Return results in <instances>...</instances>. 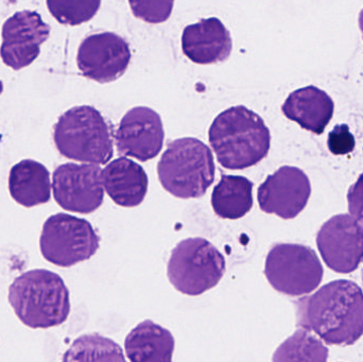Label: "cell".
<instances>
[{
  "instance_id": "cell-1",
  "label": "cell",
  "mask_w": 363,
  "mask_h": 362,
  "mask_svg": "<svg viewBox=\"0 0 363 362\" xmlns=\"http://www.w3.org/2000/svg\"><path fill=\"white\" fill-rule=\"evenodd\" d=\"M296 305V324L332 346H352L363 336V293L351 281L328 283Z\"/></svg>"
},
{
  "instance_id": "cell-2",
  "label": "cell",
  "mask_w": 363,
  "mask_h": 362,
  "mask_svg": "<svg viewBox=\"0 0 363 362\" xmlns=\"http://www.w3.org/2000/svg\"><path fill=\"white\" fill-rule=\"evenodd\" d=\"M208 138L218 162L226 169L252 167L270 150L271 134L266 123L243 106H233L218 115L209 128Z\"/></svg>"
},
{
  "instance_id": "cell-3",
  "label": "cell",
  "mask_w": 363,
  "mask_h": 362,
  "mask_svg": "<svg viewBox=\"0 0 363 362\" xmlns=\"http://www.w3.org/2000/svg\"><path fill=\"white\" fill-rule=\"evenodd\" d=\"M8 299L15 315L30 329L57 327L69 316V291L61 276L48 270H31L15 278Z\"/></svg>"
},
{
  "instance_id": "cell-4",
  "label": "cell",
  "mask_w": 363,
  "mask_h": 362,
  "mask_svg": "<svg viewBox=\"0 0 363 362\" xmlns=\"http://www.w3.org/2000/svg\"><path fill=\"white\" fill-rule=\"evenodd\" d=\"M215 172L211 149L192 137L169 142L157 165L162 186L181 199L202 197L215 181Z\"/></svg>"
},
{
  "instance_id": "cell-5",
  "label": "cell",
  "mask_w": 363,
  "mask_h": 362,
  "mask_svg": "<svg viewBox=\"0 0 363 362\" xmlns=\"http://www.w3.org/2000/svg\"><path fill=\"white\" fill-rule=\"evenodd\" d=\"M53 128L55 147L63 157L98 166L112 159V131L99 111L93 106L70 108Z\"/></svg>"
},
{
  "instance_id": "cell-6",
  "label": "cell",
  "mask_w": 363,
  "mask_h": 362,
  "mask_svg": "<svg viewBox=\"0 0 363 362\" xmlns=\"http://www.w3.org/2000/svg\"><path fill=\"white\" fill-rule=\"evenodd\" d=\"M225 272V259L204 238H187L172 250L167 276L177 290L190 297L203 295L219 284Z\"/></svg>"
},
{
  "instance_id": "cell-7",
  "label": "cell",
  "mask_w": 363,
  "mask_h": 362,
  "mask_svg": "<svg viewBox=\"0 0 363 362\" xmlns=\"http://www.w3.org/2000/svg\"><path fill=\"white\" fill-rule=\"evenodd\" d=\"M324 270L315 251L298 244H277L264 264V276L273 289L289 297L308 295L319 287Z\"/></svg>"
},
{
  "instance_id": "cell-8",
  "label": "cell",
  "mask_w": 363,
  "mask_h": 362,
  "mask_svg": "<svg viewBox=\"0 0 363 362\" xmlns=\"http://www.w3.org/2000/svg\"><path fill=\"white\" fill-rule=\"evenodd\" d=\"M99 247V236L85 219L57 214L49 217L43 225L40 252L53 265L72 267L93 257Z\"/></svg>"
},
{
  "instance_id": "cell-9",
  "label": "cell",
  "mask_w": 363,
  "mask_h": 362,
  "mask_svg": "<svg viewBox=\"0 0 363 362\" xmlns=\"http://www.w3.org/2000/svg\"><path fill=\"white\" fill-rule=\"evenodd\" d=\"M53 197L68 212L91 214L104 198L102 169L93 164L68 163L53 172Z\"/></svg>"
},
{
  "instance_id": "cell-10",
  "label": "cell",
  "mask_w": 363,
  "mask_h": 362,
  "mask_svg": "<svg viewBox=\"0 0 363 362\" xmlns=\"http://www.w3.org/2000/svg\"><path fill=\"white\" fill-rule=\"evenodd\" d=\"M317 246L328 268L352 273L363 261V225L351 215H337L322 225Z\"/></svg>"
},
{
  "instance_id": "cell-11",
  "label": "cell",
  "mask_w": 363,
  "mask_h": 362,
  "mask_svg": "<svg viewBox=\"0 0 363 362\" xmlns=\"http://www.w3.org/2000/svg\"><path fill=\"white\" fill-rule=\"evenodd\" d=\"M2 62L14 70L31 65L40 53V46L48 40L50 27L35 11L15 13L2 26Z\"/></svg>"
},
{
  "instance_id": "cell-12",
  "label": "cell",
  "mask_w": 363,
  "mask_h": 362,
  "mask_svg": "<svg viewBox=\"0 0 363 362\" xmlns=\"http://www.w3.org/2000/svg\"><path fill=\"white\" fill-rule=\"evenodd\" d=\"M129 44L113 32L87 36L78 49L77 64L83 76L99 83L121 78L131 61Z\"/></svg>"
},
{
  "instance_id": "cell-13",
  "label": "cell",
  "mask_w": 363,
  "mask_h": 362,
  "mask_svg": "<svg viewBox=\"0 0 363 362\" xmlns=\"http://www.w3.org/2000/svg\"><path fill=\"white\" fill-rule=\"evenodd\" d=\"M311 195V181L304 171L284 166L260 185L257 199L262 212L294 219L306 208Z\"/></svg>"
},
{
  "instance_id": "cell-14",
  "label": "cell",
  "mask_w": 363,
  "mask_h": 362,
  "mask_svg": "<svg viewBox=\"0 0 363 362\" xmlns=\"http://www.w3.org/2000/svg\"><path fill=\"white\" fill-rule=\"evenodd\" d=\"M164 138L161 116L147 106L130 110L121 119L115 134L118 152L140 162L157 157L163 149Z\"/></svg>"
},
{
  "instance_id": "cell-15",
  "label": "cell",
  "mask_w": 363,
  "mask_h": 362,
  "mask_svg": "<svg viewBox=\"0 0 363 362\" xmlns=\"http://www.w3.org/2000/svg\"><path fill=\"white\" fill-rule=\"evenodd\" d=\"M230 33L220 19L216 17L201 19L188 25L182 34V50L196 64L223 62L232 52Z\"/></svg>"
},
{
  "instance_id": "cell-16",
  "label": "cell",
  "mask_w": 363,
  "mask_h": 362,
  "mask_svg": "<svg viewBox=\"0 0 363 362\" xmlns=\"http://www.w3.org/2000/svg\"><path fill=\"white\" fill-rule=\"evenodd\" d=\"M104 189L123 208H135L148 193L149 179L140 164L127 159H114L102 170Z\"/></svg>"
},
{
  "instance_id": "cell-17",
  "label": "cell",
  "mask_w": 363,
  "mask_h": 362,
  "mask_svg": "<svg viewBox=\"0 0 363 362\" xmlns=\"http://www.w3.org/2000/svg\"><path fill=\"white\" fill-rule=\"evenodd\" d=\"M334 110L332 98L313 85L290 94L281 106L288 119L317 135L323 133L334 116Z\"/></svg>"
},
{
  "instance_id": "cell-18",
  "label": "cell",
  "mask_w": 363,
  "mask_h": 362,
  "mask_svg": "<svg viewBox=\"0 0 363 362\" xmlns=\"http://www.w3.org/2000/svg\"><path fill=\"white\" fill-rule=\"evenodd\" d=\"M174 344L168 329L146 320L127 336L125 350L131 362H172Z\"/></svg>"
},
{
  "instance_id": "cell-19",
  "label": "cell",
  "mask_w": 363,
  "mask_h": 362,
  "mask_svg": "<svg viewBox=\"0 0 363 362\" xmlns=\"http://www.w3.org/2000/svg\"><path fill=\"white\" fill-rule=\"evenodd\" d=\"M50 174L43 164L23 159L11 168L9 191L11 197L25 208L47 203L51 198Z\"/></svg>"
},
{
  "instance_id": "cell-20",
  "label": "cell",
  "mask_w": 363,
  "mask_h": 362,
  "mask_svg": "<svg viewBox=\"0 0 363 362\" xmlns=\"http://www.w3.org/2000/svg\"><path fill=\"white\" fill-rule=\"evenodd\" d=\"M253 183L240 176H223L213 188L211 206L222 219L245 217L253 208Z\"/></svg>"
},
{
  "instance_id": "cell-21",
  "label": "cell",
  "mask_w": 363,
  "mask_h": 362,
  "mask_svg": "<svg viewBox=\"0 0 363 362\" xmlns=\"http://www.w3.org/2000/svg\"><path fill=\"white\" fill-rule=\"evenodd\" d=\"M62 362L127 361L118 344L99 334H87L72 342Z\"/></svg>"
},
{
  "instance_id": "cell-22",
  "label": "cell",
  "mask_w": 363,
  "mask_h": 362,
  "mask_svg": "<svg viewBox=\"0 0 363 362\" xmlns=\"http://www.w3.org/2000/svg\"><path fill=\"white\" fill-rule=\"evenodd\" d=\"M328 350L311 332L300 329L283 342L272 362H328Z\"/></svg>"
},
{
  "instance_id": "cell-23",
  "label": "cell",
  "mask_w": 363,
  "mask_h": 362,
  "mask_svg": "<svg viewBox=\"0 0 363 362\" xmlns=\"http://www.w3.org/2000/svg\"><path fill=\"white\" fill-rule=\"evenodd\" d=\"M101 1H69V0H49V12L63 25L77 26L91 21L98 11Z\"/></svg>"
},
{
  "instance_id": "cell-24",
  "label": "cell",
  "mask_w": 363,
  "mask_h": 362,
  "mask_svg": "<svg viewBox=\"0 0 363 362\" xmlns=\"http://www.w3.org/2000/svg\"><path fill=\"white\" fill-rule=\"evenodd\" d=\"M132 12L147 23H164L172 15L174 1H130Z\"/></svg>"
},
{
  "instance_id": "cell-25",
  "label": "cell",
  "mask_w": 363,
  "mask_h": 362,
  "mask_svg": "<svg viewBox=\"0 0 363 362\" xmlns=\"http://www.w3.org/2000/svg\"><path fill=\"white\" fill-rule=\"evenodd\" d=\"M328 149L334 155H345L355 149L356 140L347 125H338L330 132Z\"/></svg>"
},
{
  "instance_id": "cell-26",
  "label": "cell",
  "mask_w": 363,
  "mask_h": 362,
  "mask_svg": "<svg viewBox=\"0 0 363 362\" xmlns=\"http://www.w3.org/2000/svg\"><path fill=\"white\" fill-rule=\"evenodd\" d=\"M347 202L351 216L363 225V174H360L355 184L350 187Z\"/></svg>"
},
{
  "instance_id": "cell-27",
  "label": "cell",
  "mask_w": 363,
  "mask_h": 362,
  "mask_svg": "<svg viewBox=\"0 0 363 362\" xmlns=\"http://www.w3.org/2000/svg\"><path fill=\"white\" fill-rule=\"evenodd\" d=\"M359 28H360V30H362V38H363V9H362V12H360V14H359Z\"/></svg>"
},
{
  "instance_id": "cell-28",
  "label": "cell",
  "mask_w": 363,
  "mask_h": 362,
  "mask_svg": "<svg viewBox=\"0 0 363 362\" xmlns=\"http://www.w3.org/2000/svg\"><path fill=\"white\" fill-rule=\"evenodd\" d=\"M2 91H4V84H2L1 81H0V95H1Z\"/></svg>"
},
{
  "instance_id": "cell-29",
  "label": "cell",
  "mask_w": 363,
  "mask_h": 362,
  "mask_svg": "<svg viewBox=\"0 0 363 362\" xmlns=\"http://www.w3.org/2000/svg\"><path fill=\"white\" fill-rule=\"evenodd\" d=\"M362 281H363V269H362Z\"/></svg>"
},
{
  "instance_id": "cell-30",
  "label": "cell",
  "mask_w": 363,
  "mask_h": 362,
  "mask_svg": "<svg viewBox=\"0 0 363 362\" xmlns=\"http://www.w3.org/2000/svg\"><path fill=\"white\" fill-rule=\"evenodd\" d=\"M0 140H1V135H0Z\"/></svg>"
}]
</instances>
